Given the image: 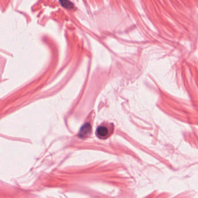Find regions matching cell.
Returning <instances> with one entry per match:
<instances>
[{"label": "cell", "mask_w": 198, "mask_h": 198, "mask_svg": "<svg viewBox=\"0 0 198 198\" xmlns=\"http://www.w3.org/2000/svg\"><path fill=\"white\" fill-rule=\"evenodd\" d=\"M109 130L107 127L105 126H99L96 131V136L99 138L105 139L109 136Z\"/></svg>", "instance_id": "1"}, {"label": "cell", "mask_w": 198, "mask_h": 198, "mask_svg": "<svg viewBox=\"0 0 198 198\" xmlns=\"http://www.w3.org/2000/svg\"><path fill=\"white\" fill-rule=\"evenodd\" d=\"M91 126L89 123H87L85 124H84L81 128L79 131V136L81 138H85L91 132Z\"/></svg>", "instance_id": "2"}, {"label": "cell", "mask_w": 198, "mask_h": 198, "mask_svg": "<svg viewBox=\"0 0 198 198\" xmlns=\"http://www.w3.org/2000/svg\"><path fill=\"white\" fill-rule=\"evenodd\" d=\"M59 2L62 6L66 9L70 10L73 8V4L69 1V0H59Z\"/></svg>", "instance_id": "3"}]
</instances>
